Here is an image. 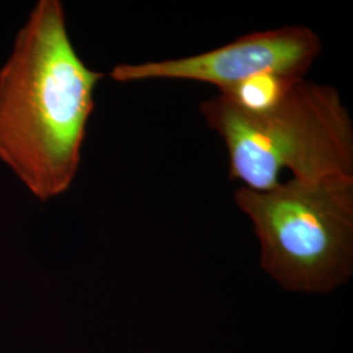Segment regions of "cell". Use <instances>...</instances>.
<instances>
[{"mask_svg":"<svg viewBox=\"0 0 353 353\" xmlns=\"http://www.w3.org/2000/svg\"><path fill=\"white\" fill-rule=\"evenodd\" d=\"M102 79L72 45L62 3L39 0L0 70V161L38 201L72 186Z\"/></svg>","mask_w":353,"mask_h":353,"instance_id":"1","label":"cell"},{"mask_svg":"<svg viewBox=\"0 0 353 353\" xmlns=\"http://www.w3.org/2000/svg\"><path fill=\"white\" fill-rule=\"evenodd\" d=\"M208 127L224 140L229 176L243 188H276L284 169L299 181L353 178V122L331 85L301 79L278 105L250 113L216 94L201 102Z\"/></svg>","mask_w":353,"mask_h":353,"instance_id":"2","label":"cell"},{"mask_svg":"<svg viewBox=\"0 0 353 353\" xmlns=\"http://www.w3.org/2000/svg\"><path fill=\"white\" fill-rule=\"evenodd\" d=\"M299 80L301 79L276 74H261L219 94L227 97L229 101L246 112L263 113L275 108Z\"/></svg>","mask_w":353,"mask_h":353,"instance_id":"5","label":"cell"},{"mask_svg":"<svg viewBox=\"0 0 353 353\" xmlns=\"http://www.w3.org/2000/svg\"><path fill=\"white\" fill-rule=\"evenodd\" d=\"M234 202L261 243V265L284 290L328 293L353 274V178L241 186Z\"/></svg>","mask_w":353,"mask_h":353,"instance_id":"3","label":"cell"},{"mask_svg":"<svg viewBox=\"0 0 353 353\" xmlns=\"http://www.w3.org/2000/svg\"><path fill=\"white\" fill-rule=\"evenodd\" d=\"M321 51V38L313 29L287 26L252 32L198 55L117 64L110 77L118 83L157 79L199 81L214 85L224 93L261 74L303 79Z\"/></svg>","mask_w":353,"mask_h":353,"instance_id":"4","label":"cell"}]
</instances>
